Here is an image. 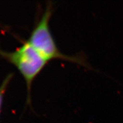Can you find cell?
<instances>
[{
    "mask_svg": "<svg viewBox=\"0 0 123 123\" xmlns=\"http://www.w3.org/2000/svg\"><path fill=\"white\" fill-rule=\"evenodd\" d=\"M52 13L53 7L51 5H49L27 41L47 62L51 60L60 59L87 67L88 64L81 57L65 55L62 53L58 49L49 26Z\"/></svg>",
    "mask_w": 123,
    "mask_h": 123,
    "instance_id": "1",
    "label": "cell"
},
{
    "mask_svg": "<svg viewBox=\"0 0 123 123\" xmlns=\"http://www.w3.org/2000/svg\"><path fill=\"white\" fill-rule=\"evenodd\" d=\"M12 77H13V74H9L6 77L5 79H4V81L2 83L1 86H0V112H1V108H2L5 93L6 91L7 90V86H8L9 84L10 83Z\"/></svg>",
    "mask_w": 123,
    "mask_h": 123,
    "instance_id": "3",
    "label": "cell"
},
{
    "mask_svg": "<svg viewBox=\"0 0 123 123\" xmlns=\"http://www.w3.org/2000/svg\"><path fill=\"white\" fill-rule=\"evenodd\" d=\"M0 56L14 66L25 80L27 90V102L30 103V92L33 81L48 62L43 58L27 41L13 51L0 49Z\"/></svg>",
    "mask_w": 123,
    "mask_h": 123,
    "instance_id": "2",
    "label": "cell"
}]
</instances>
